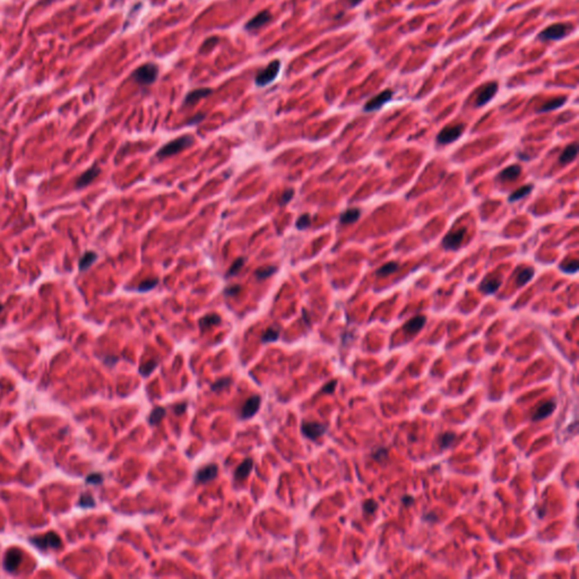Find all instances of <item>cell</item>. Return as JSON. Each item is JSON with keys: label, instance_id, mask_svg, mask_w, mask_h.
<instances>
[{"label": "cell", "instance_id": "19", "mask_svg": "<svg viewBox=\"0 0 579 579\" xmlns=\"http://www.w3.org/2000/svg\"><path fill=\"white\" fill-rule=\"evenodd\" d=\"M424 324H426V317L416 316V317H414V318L410 319L406 324H405L404 330L406 331L407 334L413 335V334L418 333L420 329H422Z\"/></svg>", "mask_w": 579, "mask_h": 579}, {"label": "cell", "instance_id": "30", "mask_svg": "<svg viewBox=\"0 0 579 579\" xmlns=\"http://www.w3.org/2000/svg\"><path fill=\"white\" fill-rule=\"evenodd\" d=\"M397 269H398V265L396 263H394V261H390V263H387V264L383 265V266L379 268L378 271L376 272V274H377V276H379V277H380V276L381 277H385V276H387V275H390V274H393V273H395Z\"/></svg>", "mask_w": 579, "mask_h": 579}, {"label": "cell", "instance_id": "16", "mask_svg": "<svg viewBox=\"0 0 579 579\" xmlns=\"http://www.w3.org/2000/svg\"><path fill=\"white\" fill-rule=\"evenodd\" d=\"M555 406H556L555 401L545 402V403L540 405V406L536 408V411L534 412L532 419L534 420V421H540V420L548 418V416L555 410Z\"/></svg>", "mask_w": 579, "mask_h": 579}, {"label": "cell", "instance_id": "21", "mask_svg": "<svg viewBox=\"0 0 579 579\" xmlns=\"http://www.w3.org/2000/svg\"><path fill=\"white\" fill-rule=\"evenodd\" d=\"M521 172L522 169L519 165H510V167L504 169L503 171H501L499 175V179L503 180V181H511V180L518 178Z\"/></svg>", "mask_w": 579, "mask_h": 579}, {"label": "cell", "instance_id": "31", "mask_svg": "<svg viewBox=\"0 0 579 579\" xmlns=\"http://www.w3.org/2000/svg\"><path fill=\"white\" fill-rule=\"evenodd\" d=\"M158 366V362L156 360H151V361H147L144 364H142L141 367H139V374H141L143 377H149V376L152 374V372L155 370V368Z\"/></svg>", "mask_w": 579, "mask_h": 579}, {"label": "cell", "instance_id": "5", "mask_svg": "<svg viewBox=\"0 0 579 579\" xmlns=\"http://www.w3.org/2000/svg\"><path fill=\"white\" fill-rule=\"evenodd\" d=\"M327 431V426L315 421H304L301 424V432L305 438L316 440L317 438L322 437Z\"/></svg>", "mask_w": 579, "mask_h": 579}, {"label": "cell", "instance_id": "35", "mask_svg": "<svg viewBox=\"0 0 579 579\" xmlns=\"http://www.w3.org/2000/svg\"><path fill=\"white\" fill-rule=\"evenodd\" d=\"M246 263V259L245 258H238L237 260L234 261L233 264H232V266L228 269L227 273V277H231V276H234L237 275L239 272H240V269L243 267V265Z\"/></svg>", "mask_w": 579, "mask_h": 579}, {"label": "cell", "instance_id": "53", "mask_svg": "<svg viewBox=\"0 0 579 579\" xmlns=\"http://www.w3.org/2000/svg\"><path fill=\"white\" fill-rule=\"evenodd\" d=\"M1 310H2V305L0 304V311H1Z\"/></svg>", "mask_w": 579, "mask_h": 579}, {"label": "cell", "instance_id": "44", "mask_svg": "<svg viewBox=\"0 0 579 579\" xmlns=\"http://www.w3.org/2000/svg\"><path fill=\"white\" fill-rule=\"evenodd\" d=\"M94 500L93 498H92L90 495H84L80 497V501H79V504L83 507H93L94 506Z\"/></svg>", "mask_w": 579, "mask_h": 579}, {"label": "cell", "instance_id": "48", "mask_svg": "<svg viewBox=\"0 0 579 579\" xmlns=\"http://www.w3.org/2000/svg\"><path fill=\"white\" fill-rule=\"evenodd\" d=\"M240 290H241V287L239 285H232V286L228 287V289L226 290V294L227 296H235V294H238L239 292H240Z\"/></svg>", "mask_w": 579, "mask_h": 579}, {"label": "cell", "instance_id": "39", "mask_svg": "<svg viewBox=\"0 0 579 579\" xmlns=\"http://www.w3.org/2000/svg\"><path fill=\"white\" fill-rule=\"evenodd\" d=\"M311 224V220H310V216L308 215V214H304V215L300 216L297 221V227L299 230H305V228H308L310 227Z\"/></svg>", "mask_w": 579, "mask_h": 579}, {"label": "cell", "instance_id": "27", "mask_svg": "<svg viewBox=\"0 0 579 579\" xmlns=\"http://www.w3.org/2000/svg\"><path fill=\"white\" fill-rule=\"evenodd\" d=\"M165 414H167V410H165L164 407H155L151 412V414L149 416V423L153 427L156 426V424H158L163 420Z\"/></svg>", "mask_w": 579, "mask_h": 579}, {"label": "cell", "instance_id": "20", "mask_svg": "<svg viewBox=\"0 0 579 579\" xmlns=\"http://www.w3.org/2000/svg\"><path fill=\"white\" fill-rule=\"evenodd\" d=\"M501 285V279L498 277H488L481 283L480 291L484 294H493Z\"/></svg>", "mask_w": 579, "mask_h": 579}, {"label": "cell", "instance_id": "14", "mask_svg": "<svg viewBox=\"0 0 579 579\" xmlns=\"http://www.w3.org/2000/svg\"><path fill=\"white\" fill-rule=\"evenodd\" d=\"M213 91L211 88H197V90H194L191 91L190 93H188L186 99H184L183 104L187 106L194 105L195 103H197L199 101V100L207 98L208 95H211Z\"/></svg>", "mask_w": 579, "mask_h": 579}, {"label": "cell", "instance_id": "41", "mask_svg": "<svg viewBox=\"0 0 579 579\" xmlns=\"http://www.w3.org/2000/svg\"><path fill=\"white\" fill-rule=\"evenodd\" d=\"M377 509L378 503H376L375 500H367L366 503H363V510L364 512H367V514H374Z\"/></svg>", "mask_w": 579, "mask_h": 579}, {"label": "cell", "instance_id": "15", "mask_svg": "<svg viewBox=\"0 0 579 579\" xmlns=\"http://www.w3.org/2000/svg\"><path fill=\"white\" fill-rule=\"evenodd\" d=\"M22 561V552L20 550H12L8 551L6 554L5 561H3V567L7 571L16 570L17 567L20 566Z\"/></svg>", "mask_w": 579, "mask_h": 579}, {"label": "cell", "instance_id": "12", "mask_svg": "<svg viewBox=\"0 0 579 579\" xmlns=\"http://www.w3.org/2000/svg\"><path fill=\"white\" fill-rule=\"evenodd\" d=\"M271 20H272L271 13H269L268 10H263V12L254 15V16L249 22H247L246 25H245V28L248 29V31H254V29L263 27L264 25L269 23Z\"/></svg>", "mask_w": 579, "mask_h": 579}, {"label": "cell", "instance_id": "25", "mask_svg": "<svg viewBox=\"0 0 579 579\" xmlns=\"http://www.w3.org/2000/svg\"><path fill=\"white\" fill-rule=\"evenodd\" d=\"M533 276H534V269L533 268H530V267L524 268L518 273L517 278H516V284H517L518 287H522V286L525 285V284L529 283L530 279L533 278Z\"/></svg>", "mask_w": 579, "mask_h": 579}, {"label": "cell", "instance_id": "9", "mask_svg": "<svg viewBox=\"0 0 579 579\" xmlns=\"http://www.w3.org/2000/svg\"><path fill=\"white\" fill-rule=\"evenodd\" d=\"M394 95V92L392 90H386L381 92L380 94L376 95L375 98H372L370 101H368L366 103V105H364V111L366 112H372V111H377L380 108H382L383 105L386 104L387 102H389L390 100H392Z\"/></svg>", "mask_w": 579, "mask_h": 579}, {"label": "cell", "instance_id": "50", "mask_svg": "<svg viewBox=\"0 0 579 579\" xmlns=\"http://www.w3.org/2000/svg\"><path fill=\"white\" fill-rule=\"evenodd\" d=\"M402 501H403L406 506H411V504L414 503V499H413V497H411V496H404L403 498H402Z\"/></svg>", "mask_w": 579, "mask_h": 579}, {"label": "cell", "instance_id": "36", "mask_svg": "<svg viewBox=\"0 0 579 579\" xmlns=\"http://www.w3.org/2000/svg\"><path fill=\"white\" fill-rule=\"evenodd\" d=\"M232 383V380L230 378H223V379H220V380H217L213 383L211 386V389L212 392H221V390L223 389H227L228 386H230Z\"/></svg>", "mask_w": 579, "mask_h": 579}, {"label": "cell", "instance_id": "37", "mask_svg": "<svg viewBox=\"0 0 579 579\" xmlns=\"http://www.w3.org/2000/svg\"><path fill=\"white\" fill-rule=\"evenodd\" d=\"M455 438H456L455 433L446 432L444 434H441L440 438H439V445H440L441 448H448L449 446L453 444V439Z\"/></svg>", "mask_w": 579, "mask_h": 579}, {"label": "cell", "instance_id": "47", "mask_svg": "<svg viewBox=\"0 0 579 579\" xmlns=\"http://www.w3.org/2000/svg\"><path fill=\"white\" fill-rule=\"evenodd\" d=\"M187 410V403L186 402H183V403H180V404H176L175 407H173V412L176 413V415H181L182 413H184V411Z\"/></svg>", "mask_w": 579, "mask_h": 579}, {"label": "cell", "instance_id": "23", "mask_svg": "<svg viewBox=\"0 0 579 579\" xmlns=\"http://www.w3.org/2000/svg\"><path fill=\"white\" fill-rule=\"evenodd\" d=\"M577 155V145L576 144H571V145H568L565 150H563V152L561 153V155L559 157V162L561 164H567L569 163L574 160L575 157Z\"/></svg>", "mask_w": 579, "mask_h": 579}, {"label": "cell", "instance_id": "51", "mask_svg": "<svg viewBox=\"0 0 579 579\" xmlns=\"http://www.w3.org/2000/svg\"><path fill=\"white\" fill-rule=\"evenodd\" d=\"M423 518H424V519H426V521H428V522H431V523H432V522H434V521H437V517H436V515H434V514H433V512H430V514H427V515H424V517H423Z\"/></svg>", "mask_w": 579, "mask_h": 579}, {"label": "cell", "instance_id": "29", "mask_svg": "<svg viewBox=\"0 0 579 579\" xmlns=\"http://www.w3.org/2000/svg\"><path fill=\"white\" fill-rule=\"evenodd\" d=\"M533 190V186L532 184H527V186H524L522 188H519L518 190H516L512 193L510 196H509V201H519V199L524 198L525 196H527L530 191Z\"/></svg>", "mask_w": 579, "mask_h": 579}, {"label": "cell", "instance_id": "17", "mask_svg": "<svg viewBox=\"0 0 579 579\" xmlns=\"http://www.w3.org/2000/svg\"><path fill=\"white\" fill-rule=\"evenodd\" d=\"M100 173V169L97 167H93L85 171L82 176H79L78 180L76 181V188H84L90 184L93 180L97 178Z\"/></svg>", "mask_w": 579, "mask_h": 579}, {"label": "cell", "instance_id": "42", "mask_svg": "<svg viewBox=\"0 0 579 579\" xmlns=\"http://www.w3.org/2000/svg\"><path fill=\"white\" fill-rule=\"evenodd\" d=\"M294 196V190L292 188H290V189H286L284 191L281 199H279V205H286L287 202H289L291 199L293 198Z\"/></svg>", "mask_w": 579, "mask_h": 579}, {"label": "cell", "instance_id": "45", "mask_svg": "<svg viewBox=\"0 0 579 579\" xmlns=\"http://www.w3.org/2000/svg\"><path fill=\"white\" fill-rule=\"evenodd\" d=\"M86 482L92 483V484H99V483L102 482V475L101 474H92L86 478Z\"/></svg>", "mask_w": 579, "mask_h": 579}, {"label": "cell", "instance_id": "3", "mask_svg": "<svg viewBox=\"0 0 579 579\" xmlns=\"http://www.w3.org/2000/svg\"><path fill=\"white\" fill-rule=\"evenodd\" d=\"M279 71H281V61L277 60V59L273 60L269 62L268 66L257 74L254 83H256L257 86H266V85L271 84L277 77Z\"/></svg>", "mask_w": 579, "mask_h": 579}, {"label": "cell", "instance_id": "38", "mask_svg": "<svg viewBox=\"0 0 579 579\" xmlns=\"http://www.w3.org/2000/svg\"><path fill=\"white\" fill-rule=\"evenodd\" d=\"M560 269H561L562 272L567 273V274H573V273H576L578 271V261L576 259L567 261V263L560 265Z\"/></svg>", "mask_w": 579, "mask_h": 579}, {"label": "cell", "instance_id": "7", "mask_svg": "<svg viewBox=\"0 0 579 579\" xmlns=\"http://www.w3.org/2000/svg\"><path fill=\"white\" fill-rule=\"evenodd\" d=\"M31 542L35 547H38L41 550H48V549H57L61 545V540L56 533H48L46 535L38 536L32 538Z\"/></svg>", "mask_w": 579, "mask_h": 579}, {"label": "cell", "instance_id": "8", "mask_svg": "<svg viewBox=\"0 0 579 579\" xmlns=\"http://www.w3.org/2000/svg\"><path fill=\"white\" fill-rule=\"evenodd\" d=\"M465 235H466V228L465 227L458 228V230H456V231L449 232V233L444 238V240H442V246H444V248L447 249V250H457L460 247V245H462Z\"/></svg>", "mask_w": 579, "mask_h": 579}, {"label": "cell", "instance_id": "43", "mask_svg": "<svg viewBox=\"0 0 579 579\" xmlns=\"http://www.w3.org/2000/svg\"><path fill=\"white\" fill-rule=\"evenodd\" d=\"M387 455H388V453H387V449L380 448L372 453V458L377 460V462H382V460H385L387 458Z\"/></svg>", "mask_w": 579, "mask_h": 579}, {"label": "cell", "instance_id": "24", "mask_svg": "<svg viewBox=\"0 0 579 579\" xmlns=\"http://www.w3.org/2000/svg\"><path fill=\"white\" fill-rule=\"evenodd\" d=\"M360 216H361L360 209L351 208V209H348V211H345L344 213L342 214L341 217H339V222H341L342 224H351V223L356 222V221L360 219Z\"/></svg>", "mask_w": 579, "mask_h": 579}, {"label": "cell", "instance_id": "46", "mask_svg": "<svg viewBox=\"0 0 579 579\" xmlns=\"http://www.w3.org/2000/svg\"><path fill=\"white\" fill-rule=\"evenodd\" d=\"M336 385H337V381H336V380H334V381H330V382H328V383H327V385H325V386H324V387H323V389H322V392H323V393H327V394H330V393H333V392H334V390H335V387H336Z\"/></svg>", "mask_w": 579, "mask_h": 579}, {"label": "cell", "instance_id": "34", "mask_svg": "<svg viewBox=\"0 0 579 579\" xmlns=\"http://www.w3.org/2000/svg\"><path fill=\"white\" fill-rule=\"evenodd\" d=\"M279 337V331L275 328H268L261 336V342L263 343H271L277 341Z\"/></svg>", "mask_w": 579, "mask_h": 579}, {"label": "cell", "instance_id": "40", "mask_svg": "<svg viewBox=\"0 0 579 579\" xmlns=\"http://www.w3.org/2000/svg\"><path fill=\"white\" fill-rule=\"evenodd\" d=\"M219 42V38H215V36H213V38H209L208 40H206L202 44L201 49V52H208L209 50L212 49V48L215 46V44Z\"/></svg>", "mask_w": 579, "mask_h": 579}, {"label": "cell", "instance_id": "13", "mask_svg": "<svg viewBox=\"0 0 579 579\" xmlns=\"http://www.w3.org/2000/svg\"><path fill=\"white\" fill-rule=\"evenodd\" d=\"M497 91H498V84L496 82L486 84L485 86L482 88L480 93H478L477 101H475V105L477 106L485 105L486 103L490 101V100L495 97Z\"/></svg>", "mask_w": 579, "mask_h": 579}, {"label": "cell", "instance_id": "22", "mask_svg": "<svg viewBox=\"0 0 579 579\" xmlns=\"http://www.w3.org/2000/svg\"><path fill=\"white\" fill-rule=\"evenodd\" d=\"M220 324L221 318L217 315H215V313H211V315L202 317V318L199 320V327H201V329L202 331L209 329V328L213 326L220 325Z\"/></svg>", "mask_w": 579, "mask_h": 579}, {"label": "cell", "instance_id": "52", "mask_svg": "<svg viewBox=\"0 0 579 579\" xmlns=\"http://www.w3.org/2000/svg\"><path fill=\"white\" fill-rule=\"evenodd\" d=\"M363 0H349V3L351 7H355L357 5H360L361 2H362Z\"/></svg>", "mask_w": 579, "mask_h": 579}, {"label": "cell", "instance_id": "18", "mask_svg": "<svg viewBox=\"0 0 579 579\" xmlns=\"http://www.w3.org/2000/svg\"><path fill=\"white\" fill-rule=\"evenodd\" d=\"M252 466H253V460L252 458H246L240 464V465L237 467V470H235V473H234L235 480H238V481L246 480V478H248V475L250 474V472H252Z\"/></svg>", "mask_w": 579, "mask_h": 579}, {"label": "cell", "instance_id": "11", "mask_svg": "<svg viewBox=\"0 0 579 579\" xmlns=\"http://www.w3.org/2000/svg\"><path fill=\"white\" fill-rule=\"evenodd\" d=\"M217 473H219V467L216 464H208L197 472L195 481L196 483H208L217 477Z\"/></svg>", "mask_w": 579, "mask_h": 579}, {"label": "cell", "instance_id": "2", "mask_svg": "<svg viewBox=\"0 0 579 579\" xmlns=\"http://www.w3.org/2000/svg\"><path fill=\"white\" fill-rule=\"evenodd\" d=\"M158 76V68L156 65L152 64H145L138 67L136 71L132 73V78L135 82H137L141 85H150L155 82Z\"/></svg>", "mask_w": 579, "mask_h": 579}, {"label": "cell", "instance_id": "32", "mask_svg": "<svg viewBox=\"0 0 579 579\" xmlns=\"http://www.w3.org/2000/svg\"><path fill=\"white\" fill-rule=\"evenodd\" d=\"M276 271H277V268L274 267V266L263 267V268L257 269V271L254 272V276H256V278L259 279V281H263V279L271 277V276L274 274Z\"/></svg>", "mask_w": 579, "mask_h": 579}, {"label": "cell", "instance_id": "26", "mask_svg": "<svg viewBox=\"0 0 579 579\" xmlns=\"http://www.w3.org/2000/svg\"><path fill=\"white\" fill-rule=\"evenodd\" d=\"M567 101V98H558L555 100H551V101H549L543 104L538 110V112H549V111H552V110H555L560 108V106H562L565 104Z\"/></svg>", "mask_w": 579, "mask_h": 579}, {"label": "cell", "instance_id": "10", "mask_svg": "<svg viewBox=\"0 0 579 579\" xmlns=\"http://www.w3.org/2000/svg\"><path fill=\"white\" fill-rule=\"evenodd\" d=\"M260 403H261V397L259 395H253L250 398H248L241 408V413H240L241 419L246 420V419L252 418V416L257 413V411L259 410Z\"/></svg>", "mask_w": 579, "mask_h": 579}, {"label": "cell", "instance_id": "1", "mask_svg": "<svg viewBox=\"0 0 579 579\" xmlns=\"http://www.w3.org/2000/svg\"><path fill=\"white\" fill-rule=\"evenodd\" d=\"M194 143L195 139L194 137H191V136H181V137L173 139V141L170 143L165 144V145L158 151L156 156L158 158H161V160H163L165 157L176 155V154L182 152V151L188 149V147L193 146Z\"/></svg>", "mask_w": 579, "mask_h": 579}, {"label": "cell", "instance_id": "4", "mask_svg": "<svg viewBox=\"0 0 579 579\" xmlns=\"http://www.w3.org/2000/svg\"><path fill=\"white\" fill-rule=\"evenodd\" d=\"M571 29L570 24L566 23H558L553 24L547 27L544 31H542L538 34V39L542 41H556V40H561L569 33Z\"/></svg>", "mask_w": 579, "mask_h": 579}, {"label": "cell", "instance_id": "6", "mask_svg": "<svg viewBox=\"0 0 579 579\" xmlns=\"http://www.w3.org/2000/svg\"><path fill=\"white\" fill-rule=\"evenodd\" d=\"M464 125H456V126H449L442 129L437 136V142L442 145H447L458 139L463 134Z\"/></svg>", "mask_w": 579, "mask_h": 579}, {"label": "cell", "instance_id": "28", "mask_svg": "<svg viewBox=\"0 0 579 579\" xmlns=\"http://www.w3.org/2000/svg\"><path fill=\"white\" fill-rule=\"evenodd\" d=\"M98 258V254L93 252H86L82 257V259L79 260V269L80 271H86V269L90 268L92 265L95 263V260H97Z\"/></svg>", "mask_w": 579, "mask_h": 579}, {"label": "cell", "instance_id": "49", "mask_svg": "<svg viewBox=\"0 0 579 579\" xmlns=\"http://www.w3.org/2000/svg\"><path fill=\"white\" fill-rule=\"evenodd\" d=\"M204 118H205V114H202V113H198V114H196V116H195V117L191 118V119H190V120L188 121V123H187V125H195V124H198V123H201V121L202 119H204Z\"/></svg>", "mask_w": 579, "mask_h": 579}, {"label": "cell", "instance_id": "33", "mask_svg": "<svg viewBox=\"0 0 579 579\" xmlns=\"http://www.w3.org/2000/svg\"><path fill=\"white\" fill-rule=\"evenodd\" d=\"M158 284V279L157 278H151V279H146V281L142 282L139 285L137 286V291L138 292H149V291L155 289Z\"/></svg>", "mask_w": 579, "mask_h": 579}]
</instances>
